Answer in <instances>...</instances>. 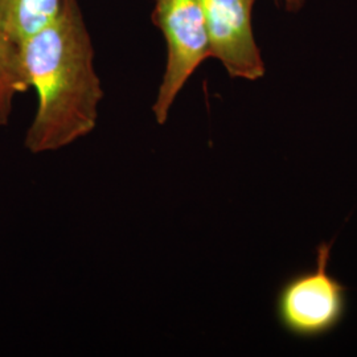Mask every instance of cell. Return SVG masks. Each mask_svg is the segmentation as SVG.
<instances>
[{
  "label": "cell",
  "mask_w": 357,
  "mask_h": 357,
  "mask_svg": "<svg viewBox=\"0 0 357 357\" xmlns=\"http://www.w3.org/2000/svg\"><path fill=\"white\" fill-rule=\"evenodd\" d=\"M20 45L29 86L38 94L26 150L54 153L88 137L98 122L103 89L79 1L61 0L56 17Z\"/></svg>",
  "instance_id": "cell-1"
},
{
  "label": "cell",
  "mask_w": 357,
  "mask_h": 357,
  "mask_svg": "<svg viewBox=\"0 0 357 357\" xmlns=\"http://www.w3.org/2000/svg\"><path fill=\"white\" fill-rule=\"evenodd\" d=\"M153 26L166 40L167 61L153 105L158 125H165L178 93L211 54L204 13L199 0H153Z\"/></svg>",
  "instance_id": "cell-2"
},
{
  "label": "cell",
  "mask_w": 357,
  "mask_h": 357,
  "mask_svg": "<svg viewBox=\"0 0 357 357\" xmlns=\"http://www.w3.org/2000/svg\"><path fill=\"white\" fill-rule=\"evenodd\" d=\"M333 241L317 248V268L290 277L277 294V319L296 337H320L344 319L348 289L328 271Z\"/></svg>",
  "instance_id": "cell-3"
},
{
  "label": "cell",
  "mask_w": 357,
  "mask_h": 357,
  "mask_svg": "<svg viewBox=\"0 0 357 357\" xmlns=\"http://www.w3.org/2000/svg\"><path fill=\"white\" fill-rule=\"evenodd\" d=\"M204 13L211 54L231 78L255 81L265 64L253 33L255 0H199Z\"/></svg>",
  "instance_id": "cell-4"
},
{
  "label": "cell",
  "mask_w": 357,
  "mask_h": 357,
  "mask_svg": "<svg viewBox=\"0 0 357 357\" xmlns=\"http://www.w3.org/2000/svg\"><path fill=\"white\" fill-rule=\"evenodd\" d=\"M61 0H0V29L22 44L60 11Z\"/></svg>",
  "instance_id": "cell-5"
},
{
  "label": "cell",
  "mask_w": 357,
  "mask_h": 357,
  "mask_svg": "<svg viewBox=\"0 0 357 357\" xmlns=\"http://www.w3.org/2000/svg\"><path fill=\"white\" fill-rule=\"evenodd\" d=\"M28 89L22 45L0 29V128L10 122L15 97Z\"/></svg>",
  "instance_id": "cell-6"
},
{
  "label": "cell",
  "mask_w": 357,
  "mask_h": 357,
  "mask_svg": "<svg viewBox=\"0 0 357 357\" xmlns=\"http://www.w3.org/2000/svg\"><path fill=\"white\" fill-rule=\"evenodd\" d=\"M275 1H278V0H275ZM303 3H305V0H284L286 10H287L289 13H296V11H299V10L302 8Z\"/></svg>",
  "instance_id": "cell-7"
}]
</instances>
